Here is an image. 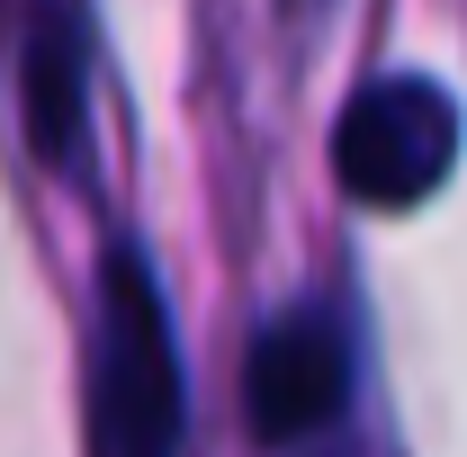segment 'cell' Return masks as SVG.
<instances>
[{
  "mask_svg": "<svg viewBox=\"0 0 467 457\" xmlns=\"http://www.w3.org/2000/svg\"><path fill=\"white\" fill-rule=\"evenodd\" d=\"M189 386H180L171 305L135 242L99 260V323H90V449L99 457H180Z\"/></svg>",
  "mask_w": 467,
  "mask_h": 457,
  "instance_id": "cell-1",
  "label": "cell"
},
{
  "mask_svg": "<svg viewBox=\"0 0 467 457\" xmlns=\"http://www.w3.org/2000/svg\"><path fill=\"white\" fill-rule=\"evenodd\" d=\"M459 171V99L422 72H378L368 90H350L333 117V179L359 207L396 216L422 207L441 179Z\"/></svg>",
  "mask_w": 467,
  "mask_h": 457,
  "instance_id": "cell-2",
  "label": "cell"
},
{
  "mask_svg": "<svg viewBox=\"0 0 467 457\" xmlns=\"http://www.w3.org/2000/svg\"><path fill=\"white\" fill-rule=\"evenodd\" d=\"M350 386H359L350 323L324 296L279 305V314L252 332V350H243V421H252V440H270V449H315V440H333L342 412H350Z\"/></svg>",
  "mask_w": 467,
  "mask_h": 457,
  "instance_id": "cell-3",
  "label": "cell"
},
{
  "mask_svg": "<svg viewBox=\"0 0 467 457\" xmlns=\"http://www.w3.org/2000/svg\"><path fill=\"white\" fill-rule=\"evenodd\" d=\"M18 117H27V144L36 162H72L81 153V18L63 0L27 9V46H18Z\"/></svg>",
  "mask_w": 467,
  "mask_h": 457,
  "instance_id": "cell-4",
  "label": "cell"
},
{
  "mask_svg": "<svg viewBox=\"0 0 467 457\" xmlns=\"http://www.w3.org/2000/svg\"><path fill=\"white\" fill-rule=\"evenodd\" d=\"M324 457H333V449H324Z\"/></svg>",
  "mask_w": 467,
  "mask_h": 457,
  "instance_id": "cell-5",
  "label": "cell"
}]
</instances>
